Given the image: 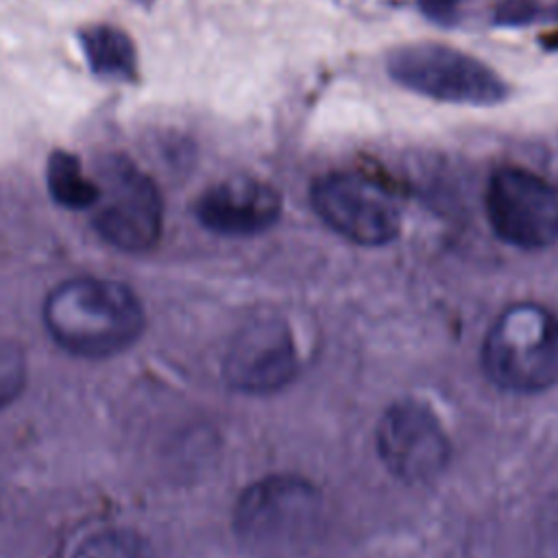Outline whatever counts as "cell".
<instances>
[{"mask_svg": "<svg viewBox=\"0 0 558 558\" xmlns=\"http://www.w3.org/2000/svg\"><path fill=\"white\" fill-rule=\"evenodd\" d=\"M486 216L504 242L545 248L558 242V192L538 174L504 166L490 174Z\"/></svg>", "mask_w": 558, "mask_h": 558, "instance_id": "obj_7", "label": "cell"}, {"mask_svg": "<svg viewBox=\"0 0 558 558\" xmlns=\"http://www.w3.org/2000/svg\"><path fill=\"white\" fill-rule=\"evenodd\" d=\"M100 196L94 205V229L111 246L142 253L161 235L163 207L155 183L124 157L100 163Z\"/></svg>", "mask_w": 558, "mask_h": 558, "instance_id": "obj_5", "label": "cell"}, {"mask_svg": "<svg viewBox=\"0 0 558 558\" xmlns=\"http://www.w3.org/2000/svg\"><path fill=\"white\" fill-rule=\"evenodd\" d=\"M541 0H501L495 9V22L501 26H525L543 17Z\"/></svg>", "mask_w": 558, "mask_h": 558, "instance_id": "obj_13", "label": "cell"}, {"mask_svg": "<svg viewBox=\"0 0 558 558\" xmlns=\"http://www.w3.org/2000/svg\"><path fill=\"white\" fill-rule=\"evenodd\" d=\"M375 447L386 469L408 484L436 480L451 458L445 427L425 403L414 399L397 401L381 414Z\"/></svg>", "mask_w": 558, "mask_h": 558, "instance_id": "obj_8", "label": "cell"}, {"mask_svg": "<svg viewBox=\"0 0 558 558\" xmlns=\"http://www.w3.org/2000/svg\"><path fill=\"white\" fill-rule=\"evenodd\" d=\"M198 222L218 235L244 238L270 229L281 216L279 192L253 177H229L207 187L196 205Z\"/></svg>", "mask_w": 558, "mask_h": 558, "instance_id": "obj_10", "label": "cell"}, {"mask_svg": "<svg viewBox=\"0 0 558 558\" xmlns=\"http://www.w3.org/2000/svg\"><path fill=\"white\" fill-rule=\"evenodd\" d=\"M299 373V355L290 329L281 320H255L231 340L222 375L246 395H268L288 386Z\"/></svg>", "mask_w": 558, "mask_h": 558, "instance_id": "obj_9", "label": "cell"}, {"mask_svg": "<svg viewBox=\"0 0 558 558\" xmlns=\"http://www.w3.org/2000/svg\"><path fill=\"white\" fill-rule=\"evenodd\" d=\"M44 325L68 353L100 360L129 349L144 329L137 294L113 279L72 277L44 301Z\"/></svg>", "mask_w": 558, "mask_h": 558, "instance_id": "obj_1", "label": "cell"}, {"mask_svg": "<svg viewBox=\"0 0 558 558\" xmlns=\"http://www.w3.org/2000/svg\"><path fill=\"white\" fill-rule=\"evenodd\" d=\"M486 377L510 392H538L558 381V316L538 303H512L482 342Z\"/></svg>", "mask_w": 558, "mask_h": 558, "instance_id": "obj_2", "label": "cell"}, {"mask_svg": "<svg viewBox=\"0 0 558 558\" xmlns=\"http://www.w3.org/2000/svg\"><path fill=\"white\" fill-rule=\"evenodd\" d=\"M320 495L303 477L272 475L251 484L233 510L235 534L253 549L303 541L318 523Z\"/></svg>", "mask_w": 558, "mask_h": 558, "instance_id": "obj_4", "label": "cell"}, {"mask_svg": "<svg viewBox=\"0 0 558 558\" xmlns=\"http://www.w3.org/2000/svg\"><path fill=\"white\" fill-rule=\"evenodd\" d=\"M48 190L50 196L68 209H89L98 203L100 187L96 181L83 174L76 155L65 150L50 153L48 159Z\"/></svg>", "mask_w": 558, "mask_h": 558, "instance_id": "obj_12", "label": "cell"}, {"mask_svg": "<svg viewBox=\"0 0 558 558\" xmlns=\"http://www.w3.org/2000/svg\"><path fill=\"white\" fill-rule=\"evenodd\" d=\"M464 2L466 0H418V7L429 20L440 22V24H449L458 17Z\"/></svg>", "mask_w": 558, "mask_h": 558, "instance_id": "obj_15", "label": "cell"}, {"mask_svg": "<svg viewBox=\"0 0 558 558\" xmlns=\"http://www.w3.org/2000/svg\"><path fill=\"white\" fill-rule=\"evenodd\" d=\"M83 48L89 65L105 76H133L137 68L135 46L129 35L116 26L98 24L83 33Z\"/></svg>", "mask_w": 558, "mask_h": 558, "instance_id": "obj_11", "label": "cell"}, {"mask_svg": "<svg viewBox=\"0 0 558 558\" xmlns=\"http://www.w3.org/2000/svg\"><path fill=\"white\" fill-rule=\"evenodd\" d=\"M388 72L399 85L440 102L495 105L508 92L506 83L480 59L432 41L392 50Z\"/></svg>", "mask_w": 558, "mask_h": 558, "instance_id": "obj_3", "label": "cell"}, {"mask_svg": "<svg viewBox=\"0 0 558 558\" xmlns=\"http://www.w3.org/2000/svg\"><path fill=\"white\" fill-rule=\"evenodd\" d=\"M24 371L22 357L7 347H0V405L7 403L20 390Z\"/></svg>", "mask_w": 558, "mask_h": 558, "instance_id": "obj_14", "label": "cell"}, {"mask_svg": "<svg viewBox=\"0 0 558 558\" xmlns=\"http://www.w3.org/2000/svg\"><path fill=\"white\" fill-rule=\"evenodd\" d=\"M310 198L316 216L353 244L381 246L399 235L401 211L397 201L364 174L333 172L320 177L312 185Z\"/></svg>", "mask_w": 558, "mask_h": 558, "instance_id": "obj_6", "label": "cell"}]
</instances>
